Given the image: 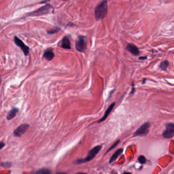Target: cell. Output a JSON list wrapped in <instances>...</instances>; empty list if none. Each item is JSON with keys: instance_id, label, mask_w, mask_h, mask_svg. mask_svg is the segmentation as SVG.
Masks as SVG:
<instances>
[{"instance_id": "5b68a950", "label": "cell", "mask_w": 174, "mask_h": 174, "mask_svg": "<svg viewBox=\"0 0 174 174\" xmlns=\"http://www.w3.org/2000/svg\"><path fill=\"white\" fill-rule=\"evenodd\" d=\"M86 48V38L84 36H79L76 43V48L79 52H84Z\"/></svg>"}, {"instance_id": "6da1fadb", "label": "cell", "mask_w": 174, "mask_h": 174, "mask_svg": "<svg viewBox=\"0 0 174 174\" xmlns=\"http://www.w3.org/2000/svg\"><path fill=\"white\" fill-rule=\"evenodd\" d=\"M108 13V4L107 0H103L95 9L94 15L97 20L104 19L107 16Z\"/></svg>"}, {"instance_id": "ffe728a7", "label": "cell", "mask_w": 174, "mask_h": 174, "mask_svg": "<svg viewBox=\"0 0 174 174\" xmlns=\"http://www.w3.org/2000/svg\"><path fill=\"white\" fill-rule=\"evenodd\" d=\"M59 30H60V29H59V28H56V29H52V30H50V31H48V33L50 34H54V33H56L57 32H58V31Z\"/></svg>"}, {"instance_id": "cb8c5ba5", "label": "cell", "mask_w": 174, "mask_h": 174, "mask_svg": "<svg viewBox=\"0 0 174 174\" xmlns=\"http://www.w3.org/2000/svg\"><path fill=\"white\" fill-rule=\"evenodd\" d=\"M145 81H146V80H144V81L142 82V84H144V82H145Z\"/></svg>"}, {"instance_id": "30bf717a", "label": "cell", "mask_w": 174, "mask_h": 174, "mask_svg": "<svg viewBox=\"0 0 174 174\" xmlns=\"http://www.w3.org/2000/svg\"><path fill=\"white\" fill-rule=\"evenodd\" d=\"M115 105H116V103L115 102H114L112 103L110 106L109 107L107 108V109L106 110V111H105V112L104 114V115L100 119V120H99L98 121V122H101L103 121H104L106 118H107L108 117V115L110 114V113L111 112V111L113 110L114 107L115 106Z\"/></svg>"}, {"instance_id": "3957f363", "label": "cell", "mask_w": 174, "mask_h": 174, "mask_svg": "<svg viewBox=\"0 0 174 174\" xmlns=\"http://www.w3.org/2000/svg\"><path fill=\"white\" fill-rule=\"evenodd\" d=\"M53 7L50 4L44 6L39 9H37L33 12H30L27 14L28 16H38L48 14L53 12Z\"/></svg>"}, {"instance_id": "9a60e30c", "label": "cell", "mask_w": 174, "mask_h": 174, "mask_svg": "<svg viewBox=\"0 0 174 174\" xmlns=\"http://www.w3.org/2000/svg\"><path fill=\"white\" fill-rule=\"evenodd\" d=\"M169 64H169L168 61L164 60L161 63V64L160 65V68L162 70L166 71V70L167 68H168V66H169Z\"/></svg>"}, {"instance_id": "e0dca14e", "label": "cell", "mask_w": 174, "mask_h": 174, "mask_svg": "<svg viewBox=\"0 0 174 174\" xmlns=\"http://www.w3.org/2000/svg\"><path fill=\"white\" fill-rule=\"evenodd\" d=\"M138 160L139 161V162L142 164H146V157L143 155L140 156L138 158Z\"/></svg>"}, {"instance_id": "9c48e42d", "label": "cell", "mask_w": 174, "mask_h": 174, "mask_svg": "<svg viewBox=\"0 0 174 174\" xmlns=\"http://www.w3.org/2000/svg\"><path fill=\"white\" fill-rule=\"evenodd\" d=\"M127 49L131 54L134 56H138L140 54L138 48L135 45L131 44H128L127 46Z\"/></svg>"}, {"instance_id": "ba28073f", "label": "cell", "mask_w": 174, "mask_h": 174, "mask_svg": "<svg viewBox=\"0 0 174 174\" xmlns=\"http://www.w3.org/2000/svg\"><path fill=\"white\" fill-rule=\"evenodd\" d=\"M29 127L28 124H22L13 132V135L16 137H20L24 134L25 133Z\"/></svg>"}, {"instance_id": "d6986e66", "label": "cell", "mask_w": 174, "mask_h": 174, "mask_svg": "<svg viewBox=\"0 0 174 174\" xmlns=\"http://www.w3.org/2000/svg\"><path fill=\"white\" fill-rule=\"evenodd\" d=\"M120 142V140H117L116 142H114V144L112 145V146L109 149H108V150H107V151L106 152V154H107L108 152H110L111 150H112V149L113 148H115L118 144H119V143Z\"/></svg>"}, {"instance_id": "7a4b0ae2", "label": "cell", "mask_w": 174, "mask_h": 174, "mask_svg": "<svg viewBox=\"0 0 174 174\" xmlns=\"http://www.w3.org/2000/svg\"><path fill=\"white\" fill-rule=\"evenodd\" d=\"M102 148V146L101 145H98V146H94L92 149V150L90 151L88 156H86V158L83 159H77L76 160L74 161V164H84V163L91 161L96 156L98 153L101 151Z\"/></svg>"}, {"instance_id": "7402d4cb", "label": "cell", "mask_w": 174, "mask_h": 174, "mask_svg": "<svg viewBox=\"0 0 174 174\" xmlns=\"http://www.w3.org/2000/svg\"><path fill=\"white\" fill-rule=\"evenodd\" d=\"M5 146V144L3 142H0V150H1Z\"/></svg>"}, {"instance_id": "d4e9b609", "label": "cell", "mask_w": 174, "mask_h": 174, "mask_svg": "<svg viewBox=\"0 0 174 174\" xmlns=\"http://www.w3.org/2000/svg\"><path fill=\"white\" fill-rule=\"evenodd\" d=\"M62 1H67V0H62Z\"/></svg>"}, {"instance_id": "8992f818", "label": "cell", "mask_w": 174, "mask_h": 174, "mask_svg": "<svg viewBox=\"0 0 174 174\" xmlns=\"http://www.w3.org/2000/svg\"><path fill=\"white\" fill-rule=\"evenodd\" d=\"M166 129L162 134L163 137L165 138L170 139L174 135V124L173 123H168L166 125Z\"/></svg>"}, {"instance_id": "52a82bcc", "label": "cell", "mask_w": 174, "mask_h": 174, "mask_svg": "<svg viewBox=\"0 0 174 174\" xmlns=\"http://www.w3.org/2000/svg\"><path fill=\"white\" fill-rule=\"evenodd\" d=\"M14 42L16 43V44L21 48L24 55L27 56L29 55L30 48L28 46H27L23 42L22 40L18 38V37L15 36L14 38Z\"/></svg>"}, {"instance_id": "603a6c76", "label": "cell", "mask_w": 174, "mask_h": 174, "mask_svg": "<svg viewBox=\"0 0 174 174\" xmlns=\"http://www.w3.org/2000/svg\"><path fill=\"white\" fill-rule=\"evenodd\" d=\"M146 57L144 56V57H140L139 58V60H145L146 59Z\"/></svg>"}, {"instance_id": "ac0fdd59", "label": "cell", "mask_w": 174, "mask_h": 174, "mask_svg": "<svg viewBox=\"0 0 174 174\" xmlns=\"http://www.w3.org/2000/svg\"><path fill=\"white\" fill-rule=\"evenodd\" d=\"M12 165V163L10 162H3L1 164V166L2 168H8L11 167Z\"/></svg>"}, {"instance_id": "4fadbf2b", "label": "cell", "mask_w": 174, "mask_h": 174, "mask_svg": "<svg viewBox=\"0 0 174 174\" xmlns=\"http://www.w3.org/2000/svg\"><path fill=\"white\" fill-rule=\"evenodd\" d=\"M54 53L52 50H48L44 53L43 56L46 60L51 61L54 58Z\"/></svg>"}, {"instance_id": "7c38bea8", "label": "cell", "mask_w": 174, "mask_h": 174, "mask_svg": "<svg viewBox=\"0 0 174 174\" xmlns=\"http://www.w3.org/2000/svg\"><path fill=\"white\" fill-rule=\"evenodd\" d=\"M61 47L65 49H70L71 44L70 40L68 37H64L62 40Z\"/></svg>"}, {"instance_id": "8fae6325", "label": "cell", "mask_w": 174, "mask_h": 174, "mask_svg": "<svg viewBox=\"0 0 174 174\" xmlns=\"http://www.w3.org/2000/svg\"><path fill=\"white\" fill-rule=\"evenodd\" d=\"M123 152V148H118L117 151H116V152L114 153V154L111 156L109 160V164H112L114 161L117 159V158L120 156V155Z\"/></svg>"}, {"instance_id": "484cf974", "label": "cell", "mask_w": 174, "mask_h": 174, "mask_svg": "<svg viewBox=\"0 0 174 174\" xmlns=\"http://www.w3.org/2000/svg\"><path fill=\"white\" fill-rule=\"evenodd\" d=\"M0 83H1V78H0Z\"/></svg>"}, {"instance_id": "2e32d148", "label": "cell", "mask_w": 174, "mask_h": 174, "mask_svg": "<svg viewBox=\"0 0 174 174\" xmlns=\"http://www.w3.org/2000/svg\"><path fill=\"white\" fill-rule=\"evenodd\" d=\"M51 172V170L47 168H42L37 170L35 172H34V173H35V174H50Z\"/></svg>"}, {"instance_id": "277c9868", "label": "cell", "mask_w": 174, "mask_h": 174, "mask_svg": "<svg viewBox=\"0 0 174 174\" xmlns=\"http://www.w3.org/2000/svg\"><path fill=\"white\" fill-rule=\"evenodd\" d=\"M150 128V123L149 122H146L136 131L133 135V137H136L138 136H145L149 132Z\"/></svg>"}, {"instance_id": "44dd1931", "label": "cell", "mask_w": 174, "mask_h": 174, "mask_svg": "<svg viewBox=\"0 0 174 174\" xmlns=\"http://www.w3.org/2000/svg\"><path fill=\"white\" fill-rule=\"evenodd\" d=\"M135 92V88H134V81L132 82V90L131 92V94H134Z\"/></svg>"}, {"instance_id": "5bb4252c", "label": "cell", "mask_w": 174, "mask_h": 174, "mask_svg": "<svg viewBox=\"0 0 174 174\" xmlns=\"http://www.w3.org/2000/svg\"><path fill=\"white\" fill-rule=\"evenodd\" d=\"M18 112V109L16 108H12L8 112L7 116V119L8 120H11L14 118Z\"/></svg>"}]
</instances>
